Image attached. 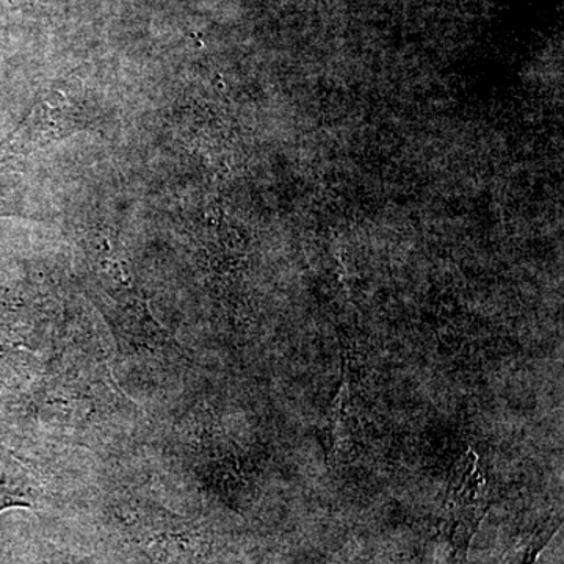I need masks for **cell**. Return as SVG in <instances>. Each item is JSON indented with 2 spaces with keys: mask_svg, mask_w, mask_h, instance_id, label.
I'll return each mask as SVG.
<instances>
[{
  "mask_svg": "<svg viewBox=\"0 0 564 564\" xmlns=\"http://www.w3.org/2000/svg\"><path fill=\"white\" fill-rule=\"evenodd\" d=\"M484 519V502L478 488H464L456 494L447 522V543L436 564H464L470 541Z\"/></svg>",
  "mask_w": 564,
  "mask_h": 564,
  "instance_id": "cell-2",
  "label": "cell"
},
{
  "mask_svg": "<svg viewBox=\"0 0 564 564\" xmlns=\"http://www.w3.org/2000/svg\"><path fill=\"white\" fill-rule=\"evenodd\" d=\"M87 126L88 111L79 93L52 87L41 95L31 115L3 144H10L11 151L29 154Z\"/></svg>",
  "mask_w": 564,
  "mask_h": 564,
  "instance_id": "cell-1",
  "label": "cell"
},
{
  "mask_svg": "<svg viewBox=\"0 0 564 564\" xmlns=\"http://www.w3.org/2000/svg\"><path fill=\"white\" fill-rule=\"evenodd\" d=\"M41 484L36 475L17 456L0 451V513L10 508H35L41 503Z\"/></svg>",
  "mask_w": 564,
  "mask_h": 564,
  "instance_id": "cell-3",
  "label": "cell"
},
{
  "mask_svg": "<svg viewBox=\"0 0 564 564\" xmlns=\"http://www.w3.org/2000/svg\"><path fill=\"white\" fill-rule=\"evenodd\" d=\"M552 533H554V529H547V527H545V529H541L540 532L534 534L529 543L522 545L521 551L518 552V555H516V558L511 564H533L534 558H536L541 549H543L545 543H547Z\"/></svg>",
  "mask_w": 564,
  "mask_h": 564,
  "instance_id": "cell-4",
  "label": "cell"
}]
</instances>
